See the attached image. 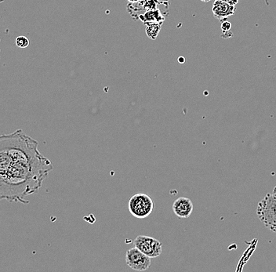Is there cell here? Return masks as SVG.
<instances>
[{"label": "cell", "mask_w": 276, "mask_h": 272, "mask_svg": "<svg viewBox=\"0 0 276 272\" xmlns=\"http://www.w3.org/2000/svg\"><path fill=\"white\" fill-rule=\"evenodd\" d=\"M39 142L22 130L0 137V199L28 205L39 193L53 163L42 155Z\"/></svg>", "instance_id": "6da1fadb"}, {"label": "cell", "mask_w": 276, "mask_h": 272, "mask_svg": "<svg viewBox=\"0 0 276 272\" xmlns=\"http://www.w3.org/2000/svg\"><path fill=\"white\" fill-rule=\"evenodd\" d=\"M257 217L267 229L276 233V198L273 193H269L258 202Z\"/></svg>", "instance_id": "7a4b0ae2"}, {"label": "cell", "mask_w": 276, "mask_h": 272, "mask_svg": "<svg viewBox=\"0 0 276 272\" xmlns=\"http://www.w3.org/2000/svg\"><path fill=\"white\" fill-rule=\"evenodd\" d=\"M128 208L132 216L138 219H145L153 213L154 203L150 196L138 193L130 198Z\"/></svg>", "instance_id": "3957f363"}, {"label": "cell", "mask_w": 276, "mask_h": 272, "mask_svg": "<svg viewBox=\"0 0 276 272\" xmlns=\"http://www.w3.org/2000/svg\"><path fill=\"white\" fill-rule=\"evenodd\" d=\"M134 247L151 258L159 257L162 251V243L153 238L146 235H138L133 241Z\"/></svg>", "instance_id": "277c9868"}, {"label": "cell", "mask_w": 276, "mask_h": 272, "mask_svg": "<svg viewBox=\"0 0 276 272\" xmlns=\"http://www.w3.org/2000/svg\"><path fill=\"white\" fill-rule=\"evenodd\" d=\"M151 257L145 255L137 248L134 247L127 250L126 253V265L129 268L137 272H145L151 267Z\"/></svg>", "instance_id": "5b68a950"}, {"label": "cell", "mask_w": 276, "mask_h": 272, "mask_svg": "<svg viewBox=\"0 0 276 272\" xmlns=\"http://www.w3.org/2000/svg\"><path fill=\"white\" fill-rule=\"evenodd\" d=\"M173 211L180 218H189L193 211L192 200L185 197L177 198L173 202Z\"/></svg>", "instance_id": "8992f818"}, {"label": "cell", "mask_w": 276, "mask_h": 272, "mask_svg": "<svg viewBox=\"0 0 276 272\" xmlns=\"http://www.w3.org/2000/svg\"><path fill=\"white\" fill-rule=\"evenodd\" d=\"M236 10H237L236 6L224 2L222 0H215V2L213 5V8H212L213 16L221 21H223L225 18L234 15Z\"/></svg>", "instance_id": "52a82bcc"}, {"label": "cell", "mask_w": 276, "mask_h": 272, "mask_svg": "<svg viewBox=\"0 0 276 272\" xmlns=\"http://www.w3.org/2000/svg\"><path fill=\"white\" fill-rule=\"evenodd\" d=\"M139 18L144 24L147 23V22L163 23L164 20H165L158 9L147 10L145 14L140 16Z\"/></svg>", "instance_id": "ba28073f"}, {"label": "cell", "mask_w": 276, "mask_h": 272, "mask_svg": "<svg viewBox=\"0 0 276 272\" xmlns=\"http://www.w3.org/2000/svg\"><path fill=\"white\" fill-rule=\"evenodd\" d=\"M145 32L149 39L152 40L157 39L162 29V23L158 22H147L145 23Z\"/></svg>", "instance_id": "9c48e42d"}, {"label": "cell", "mask_w": 276, "mask_h": 272, "mask_svg": "<svg viewBox=\"0 0 276 272\" xmlns=\"http://www.w3.org/2000/svg\"><path fill=\"white\" fill-rule=\"evenodd\" d=\"M16 45L19 48H27L29 45V40L27 37L21 36L16 39Z\"/></svg>", "instance_id": "30bf717a"}, {"label": "cell", "mask_w": 276, "mask_h": 272, "mask_svg": "<svg viewBox=\"0 0 276 272\" xmlns=\"http://www.w3.org/2000/svg\"><path fill=\"white\" fill-rule=\"evenodd\" d=\"M221 30L223 32V34L225 33H230L231 29H232V24L228 21H223L221 24Z\"/></svg>", "instance_id": "8fae6325"}, {"label": "cell", "mask_w": 276, "mask_h": 272, "mask_svg": "<svg viewBox=\"0 0 276 272\" xmlns=\"http://www.w3.org/2000/svg\"><path fill=\"white\" fill-rule=\"evenodd\" d=\"M222 1L228 2V3L231 4V5H233V6H236V5L238 3L239 0H222Z\"/></svg>", "instance_id": "7c38bea8"}, {"label": "cell", "mask_w": 276, "mask_h": 272, "mask_svg": "<svg viewBox=\"0 0 276 272\" xmlns=\"http://www.w3.org/2000/svg\"><path fill=\"white\" fill-rule=\"evenodd\" d=\"M128 2H131V3H136V2H139L140 0H127Z\"/></svg>", "instance_id": "4fadbf2b"}, {"label": "cell", "mask_w": 276, "mask_h": 272, "mask_svg": "<svg viewBox=\"0 0 276 272\" xmlns=\"http://www.w3.org/2000/svg\"><path fill=\"white\" fill-rule=\"evenodd\" d=\"M273 195H274L275 197H276V186L275 187L274 189H273Z\"/></svg>", "instance_id": "5bb4252c"}, {"label": "cell", "mask_w": 276, "mask_h": 272, "mask_svg": "<svg viewBox=\"0 0 276 272\" xmlns=\"http://www.w3.org/2000/svg\"><path fill=\"white\" fill-rule=\"evenodd\" d=\"M201 1H203V2H209L210 0H201Z\"/></svg>", "instance_id": "9a60e30c"}]
</instances>
